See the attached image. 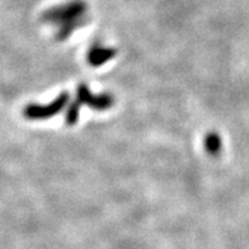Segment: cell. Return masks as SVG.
<instances>
[{
    "instance_id": "cell-5",
    "label": "cell",
    "mask_w": 249,
    "mask_h": 249,
    "mask_svg": "<svg viewBox=\"0 0 249 249\" xmlns=\"http://www.w3.org/2000/svg\"><path fill=\"white\" fill-rule=\"evenodd\" d=\"M205 148L210 154H216L221 149V141H220L219 135L211 134L205 139Z\"/></svg>"
},
{
    "instance_id": "cell-2",
    "label": "cell",
    "mask_w": 249,
    "mask_h": 249,
    "mask_svg": "<svg viewBox=\"0 0 249 249\" xmlns=\"http://www.w3.org/2000/svg\"><path fill=\"white\" fill-rule=\"evenodd\" d=\"M68 102V95L66 93H62L59 98H56L49 105H30L27 106L23 111V116L28 120L32 121H39V120H47V118L53 117L56 113H59L64 107L66 106Z\"/></svg>"
},
{
    "instance_id": "cell-1",
    "label": "cell",
    "mask_w": 249,
    "mask_h": 249,
    "mask_svg": "<svg viewBox=\"0 0 249 249\" xmlns=\"http://www.w3.org/2000/svg\"><path fill=\"white\" fill-rule=\"evenodd\" d=\"M88 17V4L84 0H68L65 3L50 8L43 14V20L56 28V36L65 39L86 24Z\"/></svg>"
},
{
    "instance_id": "cell-3",
    "label": "cell",
    "mask_w": 249,
    "mask_h": 249,
    "mask_svg": "<svg viewBox=\"0 0 249 249\" xmlns=\"http://www.w3.org/2000/svg\"><path fill=\"white\" fill-rule=\"evenodd\" d=\"M78 98L80 105H87L94 109H107L112 106L113 98L108 94H93L87 86H80L78 89Z\"/></svg>"
},
{
    "instance_id": "cell-4",
    "label": "cell",
    "mask_w": 249,
    "mask_h": 249,
    "mask_svg": "<svg viewBox=\"0 0 249 249\" xmlns=\"http://www.w3.org/2000/svg\"><path fill=\"white\" fill-rule=\"evenodd\" d=\"M115 56V51L107 47H99L94 46L89 51L88 60L90 65L93 66H101L103 62H107Z\"/></svg>"
}]
</instances>
